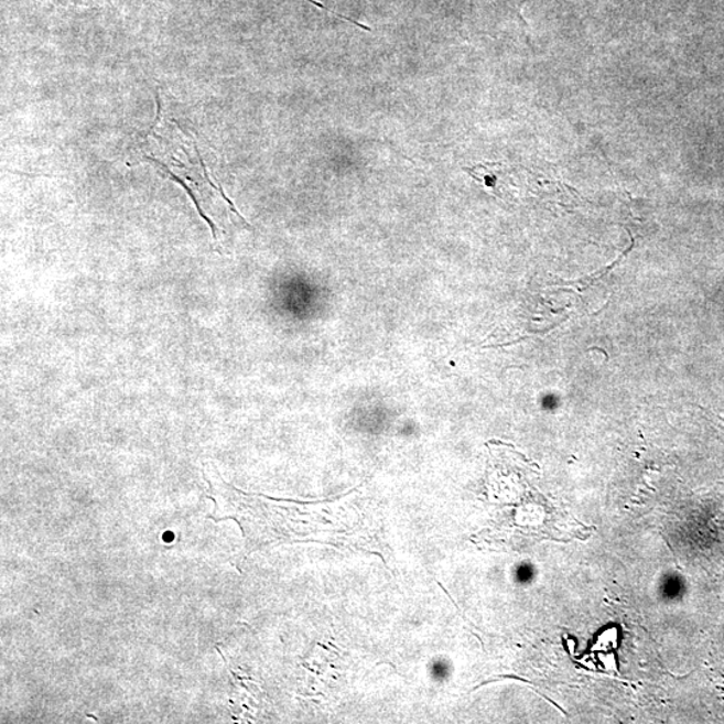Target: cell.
<instances>
[{
    "label": "cell",
    "instance_id": "obj_1",
    "mask_svg": "<svg viewBox=\"0 0 724 724\" xmlns=\"http://www.w3.org/2000/svg\"><path fill=\"white\" fill-rule=\"evenodd\" d=\"M145 159L151 160V161H153V163H156L158 165H160L161 169H163L166 173H169V175L171 176V179H172L173 182H176L177 184H181V185H182V187L184 188V191L187 192V194L190 195L191 201L194 202L195 207H196V209H197V213H199V215L202 216V218H203L204 220L207 221V225L209 226V228H212V233H213L214 240H218V228H216L215 223H214L212 219H209L208 216H207L206 214H204V212H203V209H202V206H201V203L197 202L194 192H192V190L188 187V185L185 184V182H183L181 177H179L177 175H175V173H173V172H171L169 169H166V165L163 164V163H161L160 160H158V159H152L151 156H145Z\"/></svg>",
    "mask_w": 724,
    "mask_h": 724
},
{
    "label": "cell",
    "instance_id": "obj_2",
    "mask_svg": "<svg viewBox=\"0 0 724 724\" xmlns=\"http://www.w3.org/2000/svg\"><path fill=\"white\" fill-rule=\"evenodd\" d=\"M196 153H197V156H199V161H201L202 170H203V172H204V176H206L207 182L209 183V185H213V187H214L216 191L219 192V194L221 195L223 199H225L226 203L228 204V206L231 207L233 213H234L235 215H238L239 218H240L241 220L246 221L245 218H244V216H241V215L238 213V209L235 208L234 203H233L230 199H228V197H227V195L225 194V192H223V190H221L220 187H218V185H215V184L213 183L212 179H209L208 171H207V166H206V164H204V161L202 160L201 153H199V151H197V148H196ZM246 223H247V221H246Z\"/></svg>",
    "mask_w": 724,
    "mask_h": 724
}]
</instances>
